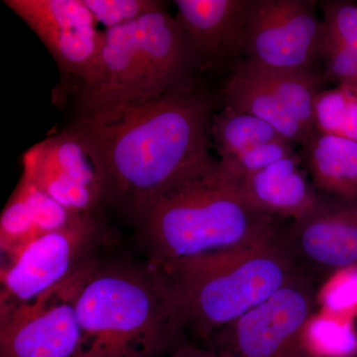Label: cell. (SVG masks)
<instances>
[{
	"label": "cell",
	"instance_id": "1",
	"mask_svg": "<svg viewBox=\"0 0 357 357\" xmlns=\"http://www.w3.org/2000/svg\"><path fill=\"white\" fill-rule=\"evenodd\" d=\"M215 102L198 86L79 114L75 129L95 155L103 206L134 227L162 196L213 159Z\"/></svg>",
	"mask_w": 357,
	"mask_h": 357
},
{
	"label": "cell",
	"instance_id": "2",
	"mask_svg": "<svg viewBox=\"0 0 357 357\" xmlns=\"http://www.w3.org/2000/svg\"><path fill=\"white\" fill-rule=\"evenodd\" d=\"M75 306L81 344L74 357L169 356L189 342L165 275L148 260L102 259Z\"/></svg>",
	"mask_w": 357,
	"mask_h": 357
},
{
	"label": "cell",
	"instance_id": "3",
	"mask_svg": "<svg viewBox=\"0 0 357 357\" xmlns=\"http://www.w3.org/2000/svg\"><path fill=\"white\" fill-rule=\"evenodd\" d=\"M279 229L213 158L162 196L135 227L141 250L155 265L248 248Z\"/></svg>",
	"mask_w": 357,
	"mask_h": 357
},
{
	"label": "cell",
	"instance_id": "4",
	"mask_svg": "<svg viewBox=\"0 0 357 357\" xmlns=\"http://www.w3.org/2000/svg\"><path fill=\"white\" fill-rule=\"evenodd\" d=\"M157 266L165 275L187 333L208 342L302 272L281 227L248 248Z\"/></svg>",
	"mask_w": 357,
	"mask_h": 357
},
{
	"label": "cell",
	"instance_id": "5",
	"mask_svg": "<svg viewBox=\"0 0 357 357\" xmlns=\"http://www.w3.org/2000/svg\"><path fill=\"white\" fill-rule=\"evenodd\" d=\"M112 239L102 211L36 237L2 267L1 300L32 302L89 273Z\"/></svg>",
	"mask_w": 357,
	"mask_h": 357
},
{
	"label": "cell",
	"instance_id": "6",
	"mask_svg": "<svg viewBox=\"0 0 357 357\" xmlns=\"http://www.w3.org/2000/svg\"><path fill=\"white\" fill-rule=\"evenodd\" d=\"M319 284L300 272L263 303L210 338L229 357H321L307 340Z\"/></svg>",
	"mask_w": 357,
	"mask_h": 357
},
{
	"label": "cell",
	"instance_id": "7",
	"mask_svg": "<svg viewBox=\"0 0 357 357\" xmlns=\"http://www.w3.org/2000/svg\"><path fill=\"white\" fill-rule=\"evenodd\" d=\"M314 6L310 0H249L245 60L271 70H312L325 35Z\"/></svg>",
	"mask_w": 357,
	"mask_h": 357
},
{
	"label": "cell",
	"instance_id": "8",
	"mask_svg": "<svg viewBox=\"0 0 357 357\" xmlns=\"http://www.w3.org/2000/svg\"><path fill=\"white\" fill-rule=\"evenodd\" d=\"M88 277L32 302L1 300L0 357H74L81 344L75 302Z\"/></svg>",
	"mask_w": 357,
	"mask_h": 357
},
{
	"label": "cell",
	"instance_id": "9",
	"mask_svg": "<svg viewBox=\"0 0 357 357\" xmlns=\"http://www.w3.org/2000/svg\"><path fill=\"white\" fill-rule=\"evenodd\" d=\"M285 239L298 266L319 285L357 267V202L318 191L285 229Z\"/></svg>",
	"mask_w": 357,
	"mask_h": 357
},
{
	"label": "cell",
	"instance_id": "10",
	"mask_svg": "<svg viewBox=\"0 0 357 357\" xmlns=\"http://www.w3.org/2000/svg\"><path fill=\"white\" fill-rule=\"evenodd\" d=\"M23 175L74 215L103 211L95 155L72 128L28 150L23 158Z\"/></svg>",
	"mask_w": 357,
	"mask_h": 357
},
{
	"label": "cell",
	"instance_id": "11",
	"mask_svg": "<svg viewBox=\"0 0 357 357\" xmlns=\"http://www.w3.org/2000/svg\"><path fill=\"white\" fill-rule=\"evenodd\" d=\"M133 23L105 30L100 58L86 81L79 86L81 114L158 96L138 50Z\"/></svg>",
	"mask_w": 357,
	"mask_h": 357
},
{
	"label": "cell",
	"instance_id": "12",
	"mask_svg": "<svg viewBox=\"0 0 357 357\" xmlns=\"http://www.w3.org/2000/svg\"><path fill=\"white\" fill-rule=\"evenodd\" d=\"M134 37L157 96L194 88L199 60L182 26L163 2L133 23Z\"/></svg>",
	"mask_w": 357,
	"mask_h": 357
},
{
	"label": "cell",
	"instance_id": "13",
	"mask_svg": "<svg viewBox=\"0 0 357 357\" xmlns=\"http://www.w3.org/2000/svg\"><path fill=\"white\" fill-rule=\"evenodd\" d=\"M175 6L201 70L218 69L243 54L249 0H177Z\"/></svg>",
	"mask_w": 357,
	"mask_h": 357
},
{
	"label": "cell",
	"instance_id": "14",
	"mask_svg": "<svg viewBox=\"0 0 357 357\" xmlns=\"http://www.w3.org/2000/svg\"><path fill=\"white\" fill-rule=\"evenodd\" d=\"M300 154L276 162L236 181L252 208L271 218L299 217L314 203L319 190L301 168Z\"/></svg>",
	"mask_w": 357,
	"mask_h": 357
},
{
	"label": "cell",
	"instance_id": "15",
	"mask_svg": "<svg viewBox=\"0 0 357 357\" xmlns=\"http://www.w3.org/2000/svg\"><path fill=\"white\" fill-rule=\"evenodd\" d=\"M301 147V158L319 191L357 202V141L314 130Z\"/></svg>",
	"mask_w": 357,
	"mask_h": 357
},
{
	"label": "cell",
	"instance_id": "16",
	"mask_svg": "<svg viewBox=\"0 0 357 357\" xmlns=\"http://www.w3.org/2000/svg\"><path fill=\"white\" fill-rule=\"evenodd\" d=\"M223 98L225 107L267 122L294 144L302 145L309 137L283 102L237 64L223 89Z\"/></svg>",
	"mask_w": 357,
	"mask_h": 357
},
{
	"label": "cell",
	"instance_id": "17",
	"mask_svg": "<svg viewBox=\"0 0 357 357\" xmlns=\"http://www.w3.org/2000/svg\"><path fill=\"white\" fill-rule=\"evenodd\" d=\"M238 65L251 77L266 86L286 109L300 122L307 135L314 132V100L325 77L319 76L312 70H278L267 69L250 61H237Z\"/></svg>",
	"mask_w": 357,
	"mask_h": 357
},
{
	"label": "cell",
	"instance_id": "18",
	"mask_svg": "<svg viewBox=\"0 0 357 357\" xmlns=\"http://www.w3.org/2000/svg\"><path fill=\"white\" fill-rule=\"evenodd\" d=\"M211 136L220 154V161L264 143L285 139L267 122L225 105L220 112L213 114Z\"/></svg>",
	"mask_w": 357,
	"mask_h": 357
},
{
	"label": "cell",
	"instance_id": "19",
	"mask_svg": "<svg viewBox=\"0 0 357 357\" xmlns=\"http://www.w3.org/2000/svg\"><path fill=\"white\" fill-rule=\"evenodd\" d=\"M4 3L39 38L63 30L98 24L84 0H8Z\"/></svg>",
	"mask_w": 357,
	"mask_h": 357
},
{
	"label": "cell",
	"instance_id": "20",
	"mask_svg": "<svg viewBox=\"0 0 357 357\" xmlns=\"http://www.w3.org/2000/svg\"><path fill=\"white\" fill-rule=\"evenodd\" d=\"M46 48L68 76L84 83L100 58L105 31L96 27L74 28L41 37Z\"/></svg>",
	"mask_w": 357,
	"mask_h": 357
},
{
	"label": "cell",
	"instance_id": "21",
	"mask_svg": "<svg viewBox=\"0 0 357 357\" xmlns=\"http://www.w3.org/2000/svg\"><path fill=\"white\" fill-rule=\"evenodd\" d=\"M314 129L357 141V89L340 84L319 91L314 100Z\"/></svg>",
	"mask_w": 357,
	"mask_h": 357
},
{
	"label": "cell",
	"instance_id": "22",
	"mask_svg": "<svg viewBox=\"0 0 357 357\" xmlns=\"http://www.w3.org/2000/svg\"><path fill=\"white\" fill-rule=\"evenodd\" d=\"M32 213L25 199L17 190L6 204L0 220L1 252L10 260L27 244L38 237Z\"/></svg>",
	"mask_w": 357,
	"mask_h": 357
},
{
	"label": "cell",
	"instance_id": "23",
	"mask_svg": "<svg viewBox=\"0 0 357 357\" xmlns=\"http://www.w3.org/2000/svg\"><path fill=\"white\" fill-rule=\"evenodd\" d=\"M16 190L22 195L29 206L39 236L63 229L75 218L79 217L54 201L24 175L21 177Z\"/></svg>",
	"mask_w": 357,
	"mask_h": 357
},
{
	"label": "cell",
	"instance_id": "24",
	"mask_svg": "<svg viewBox=\"0 0 357 357\" xmlns=\"http://www.w3.org/2000/svg\"><path fill=\"white\" fill-rule=\"evenodd\" d=\"M295 145L286 139L271 141L220 161V164L232 178H243L297 154Z\"/></svg>",
	"mask_w": 357,
	"mask_h": 357
},
{
	"label": "cell",
	"instance_id": "25",
	"mask_svg": "<svg viewBox=\"0 0 357 357\" xmlns=\"http://www.w3.org/2000/svg\"><path fill=\"white\" fill-rule=\"evenodd\" d=\"M321 6L326 32L357 59V4L326 0Z\"/></svg>",
	"mask_w": 357,
	"mask_h": 357
},
{
	"label": "cell",
	"instance_id": "26",
	"mask_svg": "<svg viewBox=\"0 0 357 357\" xmlns=\"http://www.w3.org/2000/svg\"><path fill=\"white\" fill-rule=\"evenodd\" d=\"M96 22L107 28L130 24L157 8L161 1L154 0H84Z\"/></svg>",
	"mask_w": 357,
	"mask_h": 357
},
{
	"label": "cell",
	"instance_id": "27",
	"mask_svg": "<svg viewBox=\"0 0 357 357\" xmlns=\"http://www.w3.org/2000/svg\"><path fill=\"white\" fill-rule=\"evenodd\" d=\"M321 59L326 66V81H333L338 86L357 89V59L349 53L337 40L326 32L321 45Z\"/></svg>",
	"mask_w": 357,
	"mask_h": 357
},
{
	"label": "cell",
	"instance_id": "28",
	"mask_svg": "<svg viewBox=\"0 0 357 357\" xmlns=\"http://www.w3.org/2000/svg\"><path fill=\"white\" fill-rule=\"evenodd\" d=\"M168 357H229L215 347H198L194 344H185L176 349Z\"/></svg>",
	"mask_w": 357,
	"mask_h": 357
},
{
	"label": "cell",
	"instance_id": "29",
	"mask_svg": "<svg viewBox=\"0 0 357 357\" xmlns=\"http://www.w3.org/2000/svg\"><path fill=\"white\" fill-rule=\"evenodd\" d=\"M349 357H357V349H356V351H354V354H352L351 356Z\"/></svg>",
	"mask_w": 357,
	"mask_h": 357
}]
</instances>
